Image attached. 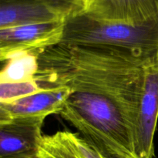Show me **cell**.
Returning a JSON list of instances; mask_svg holds the SVG:
<instances>
[{"label": "cell", "instance_id": "cell-1", "mask_svg": "<svg viewBox=\"0 0 158 158\" xmlns=\"http://www.w3.org/2000/svg\"><path fill=\"white\" fill-rule=\"evenodd\" d=\"M158 52L60 43L38 54L35 79L44 89H70L60 115L116 158H138L135 133L144 69Z\"/></svg>", "mask_w": 158, "mask_h": 158}, {"label": "cell", "instance_id": "cell-2", "mask_svg": "<svg viewBox=\"0 0 158 158\" xmlns=\"http://www.w3.org/2000/svg\"><path fill=\"white\" fill-rule=\"evenodd\" d=\"M60 43L158 52V20L132 25L96 19L80 13L66 19Z\"/></svg>", "mask_w": 158, "mask_h": 158}, {"label": "cell", "instance_id": "cell-3", "mask_svg": "<svg viewBox=\"0 0 158 158\" xmlns=\"http://www.w3.org/2000/svg\"><path fill=\"white\" fill-rule=\"evenodd\" d=\"M65 21L1 29V62L23 52L39 54L51 46L60 44L64 33Z\"/></svg>", "mask_w": 158, "mask_h": 158}, {"label": "cell", "instance_id": "cell-4", "mask_svg": "<svg viewBox=\"0 0 158 158\" xmlns=\"http://www.w3.org/2000/svg\"><path fill=\"white\" fill-rule=\"evenodd\" d=\"M158 120V63L145 67L143 88L135 133L138 158H154V136Z\"/></svg>", "mask_w": 158, "mask_h": 158}, {"label": "cell", "instance_id": "cell-5", "mask_svg": "<svg viewBox=\"0 0 158 158\" xmlns=\"http://www.w3.org/2000/svg\"><path fill=\"white\" fill-rule=\"evenodd\" d=\"M45 118H13L0 122V158H38Z\"/></svg>", "mask_w": 158, "mask_h": 158}, {"label": "cell", "instance_id": "cell-6", "mask_svg": "<svg viewBox=\"0 0 158 158\" xmlns=\"http://www.w3.org/2000/svg\"><path fill=\"white\" fill-rule=\"evenodd\" d=\"M83 13L103 21L146 24L158 20V0H85Z\"/></svg>", "mask_w": 158, "mask_h": 158}, {"label": "cell", "instance_id": "cell-7", "mask_svg": "<svg viewBox=\"0 0 158 158\" xmlns=\"http://www.w3.org/2000/svg\"><path fill=\"white\" fill-rule=\"evenodd\" d=\"M70 89L65 86L48 88L8 103H0V122L13 118L40 117L60 114Z\"/></svg>", "mask_w": 158, "mask_h": 158}, {"label": "cell", "instance_id": "cell-8", "mask_svg": "<svg viewBox=\"0 0 158 158\" xmlns=\"http://www.w3.org/2000/svg\"><path fill=\"white\" fill-rule=\"evenodd\" d=\"M66 19L64 14L37 0H0V29Z\"/></svg>", "mask_w": 158, "mask_h": 158}, {"label": "cell", "instance_id": "cell-9", "mask_svg": "<svg viewBox=\"0 0 158 158\" xmlns=\"http://www.w3.org/2000/svg\"><path fill=\"white\" fill-rule=\"evenodd\" d=\"M0 73V83H21L35 79L38 72V53L23 52L5 61Z\"/></svg>", "mask_w": 158, "mask_h": 158}, {"label": "cell", "instance_id": "cell-10", "mask_svg": "<svg viewBox=\"0 0 158 158\" xmlns=\"http://www.w3.org/2000/svg\"><path fill=\"white\" fill-rule=\"evenodd\" d=\"M38 158H83L66 138L65 131L43 136L39 146Z\"/></svg>", "mask_w": 158, "mask_h": 158}, {"label": "cell", "instance_id": "cell-11", "mask_svg": "<svg viewBox=\"0 0 158 158\" xmlns=\"http://www.w3.org/2000/svg\"><path fill=\"white\" fill-rule=\"evenodd\" d=\"M45 89L35 79L21 83H0V103H8Z\"/></svg>", "mask_w": 158, "mask_h": 158}, {"label": "cell", "instance_id": "cell-12", "mask_svg": "<svg viewBox=\"0 0 158 158\" xmlns=\"http://www.w3.org/2000/svg\"><path fill=\"white\" fill-rule=\"evenodd\" d=\"M66 138L83 158H116L108 155L94 143L75 133L65 131Z\"/></svg>", "mask_w": 158, "mask_h": 158}, {"label": "cell", "instance_id": "cell-13", "mask_svg": "<svg viewBox=\"0 0 158 158\" xmlns=\"http://www.w3.org/2000/svg\"><path fill=\"white\" fill-rule=\"evenodd\" d=\"M64 14L67 18L84 12L85 0H37Z\"/></svg>", "mask_w": 158, "mask_h": 158}]
</instances>
